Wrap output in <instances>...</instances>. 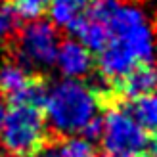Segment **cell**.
Here are the masks:
<instances>
[{"label":"cell","instance_id":"obj_12","mask_svg":"<svg viewBox=\"0 0 157 157\" xmlns=\"http://www.w3.org/2000/svg\"><path fill=\"white\" fill-rule=\"evenodd\" d=\"M12 8L17 19H25V21H36L42 17V13L48 12V4L50 0H10Z\"/></svg>","mask_w":157,"mask_h":157},{"label":"cell","instance_id":"obj_11","mask_svg":"<svg viewBox=\"0 0 157 157\" xmlns=\"http://www.w3.org/2000/svg\"><path fill=\"white\" fill-rule=\"evenodd\" d=\"M130 115L138 121V124L147 132L157 130V92L134 100L130 104H124Z\"/></svg>","mask_w":157,"mask_h":157},{"label":"cell","instance_id":"obj_19","mask_svg":"<svg viewBox=\"0 0 157 157\" xmlns=\"http://www.w3.org/2000/svg\"><path fill=\"white\" fill-rule=\"evenodd\" d=\"M104 157H105V155H104Z\"/></svg>","mask_w":157,"mask_h":157},{"label":"cell","instance_id":"obj_10","mask_svg":"<svg viewBox=\"0 0 157 157\" xmlns=\"http://www.w3.org/2000/svg\"><path fill=\"white\" fill-rule=\"evenodd\" d=\"M33 73H29L25 67L19 63H10L0 69V94L4 96L6 101H10L27 86Z\"/></svg>","mask_w":157,"mask_h":157},{"label":"cell","instance_id":"obj_16","mask_svg":"<svg viewBox=\"0 0 157 157\" xmlns=\"http://www.w3.org/2000/svg\"><path fill=\"white\" fill-rule=\"evenodd\" d=\"M4 117H6V107H4V101L0 100V130H2V124H4Z\"/></svg>","mask_w":157,"mask_h":157},{"label":"cell","instance_id":"obj_13","mask_svg":"<svg viewBox=\"0 0 157 157\" xmlns=\"http://www.w3.org/2000/svg\"><path fill=\"white\" fill-rule=\"evenodd\" d=\"M56 157H96L94 144L86 142L84 138H63L59 140V150Z\"/></svg>","mask_w":157,"mask_h":157},{"label":"cell","instance_id":"obj_7","mask_svg":"<svg viewBox=\"0 0 157 157\" xmlns=\"http://www.w3.org/2000/svg\"><path fill=\"white\" fill-rule=\"evenodd\" d=\"M56 63L67 78L77 81V78H81L92 71V67L96 65V59L78 40L69 38V40H63L59 44Z\"/></svg>","mask_w":157,"mask_h":157},{"label":"cell","instance_id":"obj_4","mask_svg":"<svg viewBox=\"0 0 157 157\" xmlns=\"http://www.w3.org/2000/svg\"><path fill=\"white\" fill-rule=\"evenodd\" d=\"M101 147L105 157H146L147 134L130 115L124 104H117L104 113Z\"/></svg>","mask_w":157,"mask_h":157},{"label":"cell","instance_id":"obj_15","mask_svg":"<svg viewBox=\"0 0 157 157\" xmlns=\"http://www.w3.org/2000/svg\"><path fill=\"white\" fill-rule=\"evenodd\" d=\"M146 157H157V130L147 134V146H146Z\"/></svg>","mask_w":157,"mask_h":157},{"label":"cell","instance_id":"obj_3","mask_svg":"<svg viewBox=\"0 0 157 157\" xmlns=\"http://www.w3.org/2000/svg\"><path fill=\"white\" fill-rule=\"evenodd\" d=\"M0 138L10 157H35L56 144L44 109L27 105H8Z\"/></svg>","mask_w":157,"mask_h":157},{"label":"cell","instance_id":"obj_14","mask_svg":"<svg viewBox=\"0 0 157 157\" xmlns=\"http://www.w3.org/2000/svg\"><path fill=\"white\" fill-rule=\"evenodd\" d=\"M17 29V15H15L10 0H0V40L12 36Z\"/></svg>","mask_w":157,"mask_h":157},{"label":"cell","instance_id":"obj_9","mask_svg":"<svg viewBox=\"0 0 157 157\" xmlns=\"http://www.w3.org/2000/svg\"><path fill=\"white\" fill-rule=\"evenodd\" d=\"M90 4L92 0H50L48 13L54 25L71 29L78 19L86 15Z\"/></svg>","mask_w":157,"mask_h":157},{"label":"cell","instance_id":"obj_1","mask_svg":"<svg viewBox=\"0 0 157 157\" xmlns=\"http://www.w3.org/2000/svg\"><path fill=\"white\" fill-rule=\"evenodd\" d=\"M109 42L96 56V67L101 78L113 82L138 63H151L153 31L144 12L134 4L119 2L107 21Z\"/></svg>","mask_w":157,"mask_h":157},{"label":"cell","instance_id":"obj_2","mask_svg":"<svg viewBox=\"0 0 157 157\" xmlns=\"http://www.w3.org/2000/svg\"><path fill=\"white\" fill-rule=\"evenodd\" d=\"M44 115L52 136L63 140L81 132L101 111L96 94L88 84L65 78L48 90Z\"/></svg>","mask_w":157,"mask_h":157},{"label":"cell","instance_id":"obj_5","mask_svg":"<svg viewBox=\"0 0 157 157\" xmlns=\"http://www.w3.org/2000/svg\"><path fill=\"white\" fill-rule=\"evenodd\" d=\"M59 35L50 21H31L27 23L17 38V56L21 67H50L58 59Z\"/></svg>","mask_w":157,"mask_h":157},{"label":"cell","instance_id":"obj_17","mask_svg":"<svg viewBox=\"0 0 157 157\" xmlns=\"http://www.w3.org/2000/svg\"><path fill=\"white\" fill-rule=\"evenodd\" d=\"M35 157H56V153H48V150H46V151L38 153V155H35Z\"/></svg>","mask_w":157,"mask_h":157},{"label":"cell","instance_id":"obj_8","mask_svg":"<svg viewBox=\"0 0 157 157\" xmlns=\"http://www.w3.org/2000/svg\"><path fill=\"white\" fill-rule=\"evenodd\" d=\"M77 36L75 40H78L90 54H98L105 48V44L109 42V29L105 23H101L98 19L90 17L88 13L81 17L75 25L69 29Z\"/></svg>","mask_w":157,"mask_h":157},{"label":"cell","instance_id":"obj_18","mask_svg":"<svg viewBox=\"0 0 157 157\" xmlns=\"http://www.w3.org/2000/svg\"><path fill=\"white\" fill-rule=\"evenodd\" d=\"M0 157H4V151H2V146H0Z\"/></svg>","mask_w":157,"mask_h":157},{"label":"cell","instance_id":"obj_6","mask_svg":"<svg viewBox=\"0 0 157 157\" xmlns=\"http://www.w3.org/2000/svg\"><path fill=\"white\" fill-rule=\"evenodd\" d=\"M109 84L119 104H130L157 92V67L153 63H138Z\"/></svg>","mask_w":157,"mask_h":157}]
</instances>
